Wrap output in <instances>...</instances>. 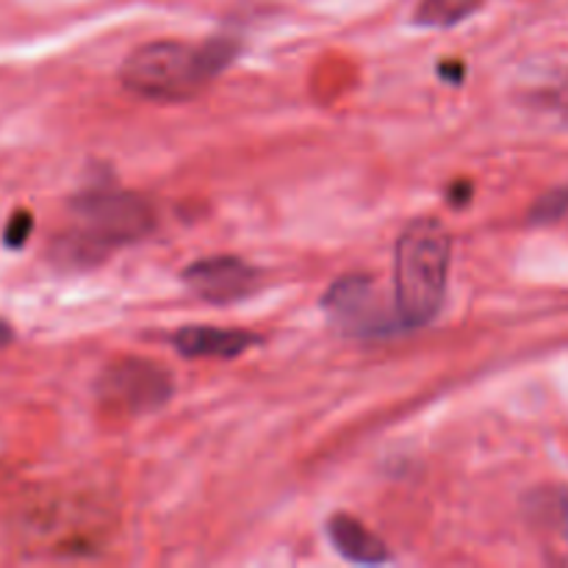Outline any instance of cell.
<instances>
[{
	"mask_svg": "<svg viewBox=\"0 0 568 568\" xmlns=\"http://www.w3.org/2000/svg\"><path fill=\"white\" fill-rule=\"evenodd\" d=\"M75 227L53 244V261L64 270H89L111 250L139 242L155 225V211L142 194L122 189H89L72 200Z\"/></svg>",
	"mask_w": 568,
	"mask_h": 568,
	"instance_id": "cell-1",
	"label": "cell"
},
{
	"mask_svg": "<svg viewBox=\"0 0 568 568\" xmlns=\"http://www.w3.org/2000/svg\"><path fill=\"white\" fill-rule=\"evenodd\" d=\"M239 44L227 37L200 48L183 42H150L133 50L122 64V83L148 100H186L233 64Z\"/></svg>",
	"mask_w": 568,
	"mask_h": 568,
	"instance_id": "cell-2",
	"label": "cell"
},
{
	"mask_svg": "<svg viewBox=\"0 0 568 568\" xmlns=\"http://www.w3.org/2000/svg\"><path fill=\"white\" fill-rule=\"evenodd\" d=\"M453 239L433 216L410 222L394 250V303L405 327H422L438 314L447 292Z\"/></svg>",
	"mask_w": 568,
	"mask_h": 568,
	"instance_id": "cell-3",
	"label": "cell"
},
{
	"mask_svg": "<svg viewBox=\"0 0 568 568\" xmlns=\"http://www.w3.org/2000/svg\"><path fill=\"white\" fill-rule=\"evenodd\" d=\"M175 394L170 372L144 358H122L105 366L98 381V397L114 414H153Z\"/></svg>",
	"mask_w": 568,
	"mask_h": 568,
	"instance_id": "cell-4",
	"label": "cell"
},
{
	"mask_svg": "<svg viewBox=\"0 0 568 568\" xmlns=\"http://www.w3.org/2000/svg\"><path fill=\"white\" fill-rule=\"evenodd\" d=\"M322 308L338 331L355 338L392 336L397 327H405L399 311L383 305L375 281L366 275H349L333 283L322 297Z\"/></svg>",
	"mask_w": 568,
	"mask_h": 568,
	"instance_id": "cell-5",
	"label": "cell"
},
{
	"mask_svg": "<svg viewBox=\"0 0 568 568\" xmlns=\"http://www.w3.org/2000/svg\"><path fill=\"white\" fill-rule=\"evenodd\" d=\"M183 283L214 305L239 303L261 286V272L236 255H211L183 270Z\"/></svg>",
	"mask_w": 568,
	"mask_h": 568,
	"instance_id": "cell-6",
	"label": "cell"
},
{
	"mask_svg": "<svg viewBox=\"0 0 568 568\" xmlns=\"http://www.w3.org/2000/svg\"><path fill=\"white\" fill-rule=\"evenodd\" d=\"M172 344L183 358H236L258 344V336L244 331H225V327L189 325L175 333Z\"/></svg>",
	"mask_w": 568,
	"mask_h": 568,
	"instance_id": "cell-7",
	"label": "cell"
},
{
	"mask_svg": "<svg viewBox=\"0 0 568 568\" xmlns=\"http://www.w3.org/2000/svg\"><path fill=\"white\" fill-rule=\"evenodd\" d=\"M327 536H331L336 552L342 555V558H347L349 564L381 566L392 560L386 544H383L375 532L366 530L355 516H333V519L327 521Z\"/></svg>",
	"mask_w": 568,
	"mask_h": 568,
	"instance_id": "cell-8",
	"label": "cell"
},
{
	"mask_svg": "<svg viewBox=\"0 0 568 568\" xmlns=\"http://www.w3.org/2000/svg\"><path fill=\"white\" fill-rule=\"evenodd\" d=\"M483 0H422L416 9V22L425 28H449L475 14Z\"/></svg>",
	"mask_w": 568,
	"mask_h": 568,
	"instance_id": "cell-9",
	"label": "cell"
},
{
	"mask_svg": "<svg viewBox=\"0 0 568 568\" xmlns=\"http://www.w3.org/2000/svg\"><path fill=\"white\" fill-rule=\"evenodd\" d=\"M566 214H568V186L544 194V197L530 209V222L532 225H549V222H558L560 216Z\"/></svg>",
	"mask_w": 568,
	"mask_h": 568,
	"instance_id": "cell-10",
	"label": "cell"
},
{
	"mask_svg": "<svg viewBox=\"0 0 568 568\" xmlns=\"http://www.w3.org/2000/svg\"><path fill=\"white\" fill-rule=\"evenodd\" d=\"M31 231H33V216L28 214V211H17L3 231L6 247H22L26 239L31 236Z\"/></svg>",
	"mask_w": 568,
	"mask_h": 568,
	"instance_id": "cell-11",
	"label": "cell"
},
{
	"mask_svg": "<svg viewBox=\"0 0 568 568\" xmlns=\"http://www.w3.org/2000/svg\"><path fill=\"white\" fill-rule=\"evenodd\" d=\"M447 197H449V203L455 205V209H464V205L471 200V183L469 181L453 183V186H449Z\"/></svg>",
	"mask_w": 568,
	"mask_h": 568,
	"instance_id": "cell-12",
	"label": "cell"
},
{
	"mask_svg": "<svg viewBox=\"0 0 568 568\" xmlns=\"http://www.w3.org/2000/svg\"><path fill=\"white\" fill-rule=\"evenodd\" d=\"M464 72H466V67L460 64V61H444V64H438V75L447 78L449 83L464 81Z\"/></svg>",
	"mask_w": 568,
	"mask_h": 568,
	"instance_id": "cell-13",
	"label": "cell"
},
{
	"mask_svg": "<svg viewBox=\"0 0 568 568\" xmlns=\"http://www.w3.org/2000/svg\"><path fill=\"white\" fill-rule=\"evenodd\" d=\"M560 527H564V532L568 538V497L560 503Z\"/></svg>",
	"mask_w": 568,
	"mask_h": 568,
	"instance_id": "cell-14",
	"label": "cell"
},
{
	"mask_svg": "<svg viewBox=\"0 0 568 568\" xmlns=\"http://www.w3.org/2000/svg\"><path fill=\"white\" fill-rule=\"evenodd\" d=\"M6 342H11V331L3 325V322H0V344H6Z\"/></svg>",
	"mask_w": 568,
	"mask_h": 568,
	"instance_id": "cell-15",
	"label": "cell"
}]
</instances>
